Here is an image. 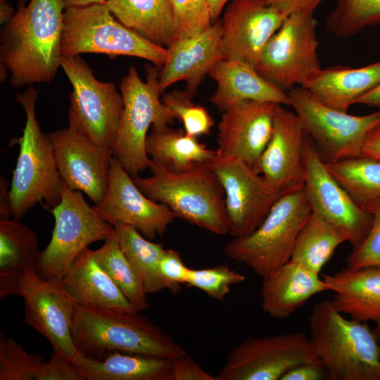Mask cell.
<instances>
[{
    "label": "cell",
    "mask_w": 380,
    "mask_h": 380,
    "mask_svg": "<svg viewBox=\"0 0 380 380\" xmlns=\"http://www.w3.org/2000/svg\"><path fill=\"white\" fill-rule=\"evenodd\" d=\"M233 0H208L213 23L217 20L224 7Z\"/></svg>",
    "instance_id": "50"
},
{
    "label": "cell",
    "mask_w": 380,
    "mask_h": 380,
    "mask_svg": "<svg viewBox=\"0 0 380 380\" xmlns=\"http://www.w3.org/2000/svg\"><path fill=\"white\" fill-rule=\"evenodd\" d=\"M55 224L49 243L41 251L36 271L45 279L61 281L88 246L114 236L115 227L89 206L80 191L64 182L60 203L51 211Z\"/></svg>",
    "instance_id": "10"
},
{
    "label": "cell",
    "mask_w": 380,
    "mask_h": 380,
    "mask_svg": "<svg viewBox=\"0 0 380 380\" xmlns=\"http://www.w3.org/2000/svg\"><path fill=\"white\" fill-rule=\"evenodd\" d=\"M319 362L310 336L303 332L248 336L229 352L215 379L281 380L297 365Z\"/></svg>",
    "instance_id": "13"
},
{
    "label": "cell",
    "mask_w": 380,
    "mask_h": 380,
    "mask_svg": "<svg viewBox=\"0 0 380 380\" xmlns=\"http://www.w3.org/2000/svg\"><path fill=\"white\" fill-rule=\"evenodd\" d=\"M331 286L335 308L355 320L367 322L380 318V268H344L323 274Z\"/></svg>",
    "instance_id": "26"
},
{
    "label": "cell",
    "mask_w": 380,
    "mask_h": 380,
    "mask_svg": "<svg viewBox=\"0 0 380 380\" xmlns=\"http://www.w3.org/2000/svg\"><path fill=\"white\" fill-rule=\"evenodd\" d=\"M317 27L312 12L289 15L262 50L256 70L285 91L306 84L322 70Z\"/></svg>",
    "instance_id": "12"
},
{
    "label": "cell",
    "mask_w": 380,
    "mask_h": 380,
    "mask_svg": "<svg viewBox=\"0 0 380 380\" xmlns=\"http://www.w3.org/2000/svg\"><path fill=\"white\" fill-rule=\"evenodd\" d=\"M375 325L372 328L373 333L380 347V318L374 322Z\"/></svg>",
    "instance_id": "53"
},
{
    "label": "cell",
    "mask_w": 380,
    "mask_h": 380,
    "mask_svg": "<svg viewBox=\"0 0 380 380\" xmlns=\"http://www.w3.org/2000/svg\"><path fill=\"white\" fill-rule=\"evenodd\" d=\"M38 92L30 87L16 96L26 120L9 189L11 216L20 220L37 203L51 212L61 201L63 179L51 143L39 127L36 114Z\"/></svg>",
    "instance_id": "5"
},
{
    "label": "cell",
    "mask_w": 380,
    "mask_h": 380,
    "mask_svg": "<svg viewBox=\"0 0 380 380\" xmlns=\"http://www.w3.org/2000/svg\"><path fill=\"white\" fill-rule=\"evenodd\" d=\"M7 1V0H0V1Z\"/></svg>",
    "instance_id": "54"
},
{
    "label": "cell",
    "mask_w": 380,
    "mask_h": 380,
    "mask_svg": "<svg viewBox=\"0 0 380 380\" xmlns=\"http://www.w3.org/2000/svg\"><path fill=\"white\" fill-rule=\"evenodd\" d=\"M61 282L77 305L137 312L89 248L76 257Z\"/></svg>",
    "instance_id": "25"
},
{
    "label": "cell",
    "mask_w": 380,
    "mask_h": 380,
    "mask_svg": "<svg viewBox=\"0 0 380 380\" xmlns=\"http://www.w3.org/2000/svg\"><path fill=\"white\" fill-rule=\"evenodd\" d=\"M362 208L372 215V223L364 241L359 246L353 248L347 257L346 267L380 268V201L366 204Z\"/></svg>",
    "instance_id": "41"
},
{
    "label": "cell",
    "mask_w": 380,
    "mask_h": 380,
    "mask_svg": "<svg viewBox=\"0 0 380 380\" xmlns=\"http://www.w3.org/2000/svg\"><path fill=\"white\" fill-rule=\"evenodd\" d=\"M39 354L27 353L4 333L0 336V380H37L45 364Z\"/></svg>",
    "instance_id": "37"
},
{
    "label": "cell",
    "mask_w": 380,
    "mask_h": 380,
    "mask_svg": "<svg viewBox=\"0 0 380 380\" xmlns=\"http://www.w3.org/2000/svg\"><path fill=\"white\" fill-rule=\"evenodd\" d=\"M37 380H85L77 367L63 355L53 350L49 360L44 365Z\"/></svg>",
    "instance_id": "43"
},
{
    "label": "cell",
    "mask_w": 380,
    "mask_h": 380,
    "mask_svg": "<svg viewBox=\"0 0 380 380\" xmlns=\"http://www.w3.org/2000/svg\"><path fill=\"white\" fill-rule=\"evenodd\" d=\"M356 103L376 107L380 109V83L358 99Z\"/></svg>",
    "instance_id": "49"
},
{
    "label": "cell",
    "mask_w": 380,
    "mask_h": 380,
    "mask_svg": "<svg viewBox=\"0 0 380 380\" xmlns=\"http://www.w3.org/2000/svg\"><path fill=\"white\" fill-rule=\"evenodd\" d=\"M191 97L186 90H173L163 94L161 100L175 118L182 122L187 134L195 137L208 134L214 120L204 107L195 104Z\"/></svg>",
    "instance_id": "38"
},
{
    "label": "cell",
    "mask_w": 380,
    "mask_h": 380,
    "mask_svg": "<svg viewBox=\"0 0 380 380\" xmlns=\"http://www.w3.org/2000/svg\"><path fill=\"white\" fill-rule=\"evenodd\" d=\"M93 253L134 308L137 312L148 308L147 293L141 281L123 253L115 234L104 241L102 246Z\"/></svg>",
    "instance_id": "35"
},
{
    "label": "cell",
    "mask_w": 380,
    "mask_h": 380,
    "mask_svg": "<svg viewBox=\"0 0 380 380\" xmlns=\"http://www.w3.org/2000/svg\"><path fill=\"white\" fill-rule=\"evenodd\" d=\"M170 380H216L187 353L171 360Z\"/></svg>",
    "instance_id": "44"
},
{
    "label": "cell",
    "mask_w": 380,
    "mask_h": 380,
    "mask_svg": "<svg viewBox=\"0 0 380 380\" xmlns=\"http://www.w3.org/2000/svg\"><path fill=\"white\" fill-rule=\"evenodd\" d=\"M243 274L225 265L202 269L189 268L186 284L196 288L209 297L223 301L231 286L243 282Z\"/></svg>",
    "instance_id": "39"
},
{
    "label": "cell",
    "mask_w": 380,
    "mask_h": 380,
    "mask_svg": "<svg viewBox=\"0 0 380 380\" xmlns=\"http://www.w3.org/2000/svg\"><path fill=\"white\" fill-rule=\"evenodd\" d=\"M310 338L329 380H380V347L367 322L347 319L331 299L317 303Z\"/></svg>",
    "instance_id": "3"
},
{
    "label": "cell",
    "mask_w": 380,
    "mask_h": 380,
    "mask_svg": "<svg viewBox=\"0 0 380 380\" xmlns=\"http://www.w3.org/2000/svg\"><path fill=\"white\" fill-rule=\"evenodd\" d=\"M170 1L175 22L174 40L198 34L213 24L208 0Z\"/></svg>",
    "instance_id": "40"
},
{
    "label": "cell",
    "mask_w": 380,
    "mask_h": 380,
    "mask_svg": "<svg viewBox=\"0 0 380 380\" xmlns=\"http://www.w3.org/2000/svg\"><path fill=\"white\" fill-rule=\"evenodd\" d=\"M379 24L380 0H335L325 20L327 29L340 38H349Z\"/></svg>",
    "instance_id": "36"
},
{
    "label": "cell",
    "mask_w": 380,
    "mask_h": 380,
    "mask_svg": "<svg viewBox=\"0 0 380 380\" xmlns=\"http://www.w3.org/2000/svg\"><path fill=\"white\" fill-rule=\"evenodd\" d=\"M327 169L360 206L380 201V160L365 156L336 163Z\"/></svg>",
    "instance_id": "34"
},
{
    "label": "cell",
    "mask_w": 380,
    "mask_h": 380,
    "mask_svg": "<svg viewBox=\"0 0 380 380\" xmlns=\"http://www.w3.org/2000/svg\"><path fill=\"white\" fill-rule=\"evenodd\" d=\"M13 7L6 2L0 1V23L2 25L7 23L15 14Z\"/></svg>",
    "instance_id": "51"
},
{
    "label": "cell",
    "mask_w": 380,
    "mask_h": 380,
    "mask_svg": "<svg viewBox=\"0 0 380 380\" xmlns=\"http://www.w3.org/2000/svg\"><path fill=\"white\" fill-rule=\"evenodd\" d=\"M61 54L102 53L113 58L134 56L160 69L167 48L156 44L122 24L105 3L65 9Z\"/></svg>",
    "instance_id": "8"
},
{
    "label": "cell",
    "mask_w": 380,
    "mask_h": 380,
    "mask_svg": "<svg viewBox=\"0 0 380 380\" xmlns=\"http://www.w3.org/2000/svg\"><path fill=\"white\" fill-rule=\"evenodd\" d=\"M9 189L8 182L4 178L0 179V215L1 217H10L11 216L10 202H9Z\"/></svg>",
    "instance_id": "48"
},
{
    "label": "cell",
    "mask_w": 380,
    "mask_h": 380,
    "mask_svg": "<svg viewBox=\"0 0 380 380\" xmlns=\"http://www.w3.org/2000/svg\"><path fill=\"white\" fill-rule=\"evenodd\" d=\"M65 10L62 0H20L13 18L1 29V81L11 72L15 88L51 83L61 61Z\"/></svg>",
    "instance_id": "1"
},
{
    "label": "cell",
    "mask_w": 380,
    "mask_h": 380,
    "mask_svg": "<svg viewBox=\"0 0 380 380\" xmlns=\"http://www.w3.org/2000/svg\"><path fill=\"white\" fill-rule=\"evenodd\" d=\"M46 136L65 185L84 193L95 205L100 203L108 185L112 148L97 145L69 127L56 129Z\"/></svg>",
    "instance_id": "18"
},
{
    "label": "cell",
    "mask_w": 380,
    "mask_h": 380,
    "mask_svg": "<svg viewBox=\"0 0 380 380\" xmlns=\"http://www.w3.org/2000/svg\"><path fill=\"white\" fill-rule=\"evenodd\" d=\"M146 70V81H143L136 68L130 67L120 84L123 108L112 150L113 156L132 177L151 165L146 151L149 127L163 128L176 119L160 99V69L147 65Z\"/></svg>",
    "instance_id": "6"
},
{
    "label": "cell",
    "mask_w": 380,
    "mask_h": 380,
    "mask_svg": "<svg viewBox=\"0 0 380 380\" xmlns=\"http://www.w3.org/2000/svg\"><path fill=\"white\" fill-rule=\"evenodd\" d=\"M146 151L151 159L173 172L184 171L196 163H209L217 153L216 150L199 142L197 137L169 126L152 128L146 137Z\"/></svg>",
    "instance_id": "31"
},
{
    "label": "cell",
    "mask_w": 380,
    "mask_h": 380,
    "mask_svg": "<svg viewBox=\"0 0 380 380\" xmlns=\"http://www.w3.org/2000/svg\"><path fill=\"white\" fill-rule=\"evenodd\" d=\"M120 246L139 277L146 293L166 289L159 264L165 248L144 237L137 230L122 224H114Z\"/></svg>",
    "instance_id": "33"
},
{
    "label": "cell",
    "mask_w": 380,
    "mask_h": 380,
    "mask_svg": "<svg viewBox=\"0 0 380 380\" xmlns=\"http://www.w3.org/2000/svg\"><path fill=\"white\" fill-rule=\"evenodd\" d=\"M380 83V61L360 68L322 69L302 87L326 105L347 112L358 99Z\"/></svg>",
    "instance_id": "28"
},
{
    "label": "cell",
    "mask_w": 380,
    "mask_h": 380,
    "mask_svg": "<svg viewBox=\"0 0 380 380\" xmlns=\"http://www.w3.org/2000/svg\"><path fill=\"white\" fill-rule=\"evenodd\" d=\"M311 213L304 185L284 191L260 225L246 236L233 238L224 252L263 279L291 259L298 236Z\"/></svg>",
    "instance_id": "7"
},
{
    "label": "cell",
    "mask_w": 380,
    "mask_h": 380,
    "mask_svg": "<svg viewBox=\"0 0 380 380\" xmlns=\"http://www.w3.org/2000/svg\"><path fill=\"white\" fill-rule=\"evenodd\" d=\"M208 164L224 191L229 234L233 238L251 234L282 193L242 160L217 151Z\"/></svg>",
    "instance_id": "15"
},
{
    "label": "cell",
    "mask_w": 380,
    "mask_h": 380,
    "mask_svg": "<svg viewBox=\"0 0 380 380\" xmlns=\"http://www.w3.org/2000/svg\"><path fill=\"white\" fill-rule=\"evenodd\" d=\"M105 4L124 25L150 42L167 48L175 34L170 0H106Z\"/></svg>",
    "instance_id": "30"
},
{
    "label": "cell",
    "mask_w": 380,
    "mask_h": 380,
    "mask_svg": "<svg viewBox=\"0 0 380 380\" xmlns=\"http://www.w3.org/2000/svg\"><path fill=\"white\" fill-rule=\"evenodd\" d=\"M324 291H331V286L319 274L290 259L262 279V308L273 318H287L313 296Z\"/></svg>",
    "instance_id": "23"
},
{
    "label": "cell",
    "mask_w": 380,
    "mask_h": 380,
    "mask_svg": "<svg viewBox=\"0 0 380 380\" xmlns=\"http://www.w3.org/2000/svg\"><path fill=\"white\" fill-rule=\"evenodd\" d=\"M167 50L168 57L159 72L161 93L184 80L186 91L193 96L205 76L223 59L221 21L198 34L174 40Z\"/></svg>",
    "instance_id": "22"
},
{
    "label": "cell",
    "mask_w": 380,
    "mask_h": 380,
    "mask_svg": "<svg viewBox=\"0 0 380 380\" xmlns=\"http://www.w3.org/2000/svg\"><path fill=\"white\" fill-rule=\"evenodd\" d=\"M72 334L79 353L96 360L115 351L167 359L187 353L168 333L139 312L75 305Z\"/></svg>",
    "instance_id": "2"
},
{
    "label": "cell",
    "mask_w": 380,
    "mask_h": 380,
    "mask_svg": "<svg viewBox=\"0 0 380 380\" xmlns=\"http://www.w3.org/2000/svg\"><path fill=\"white\" fill-rule=\"evenodd\" d=\"M362 156L380 160V124L368 134L363 146Z\"/></svg>",
    "instance_id": "47"
},
{
    "label": "cell",
    "mask_w": 380,
    "mask_h": 380,
    "mask_svg": "<svg viewBox=\"0 0 380 380\" xmlns=\"http://www.w3.org/2000/svg\"><path fill=\"white\" fill-rule=\"evenodd\" d=\"M305 135L296 113L279 105L270 139L253 167L281 193L303 186Z\"/></svg>",
    "instance_id": "21"
},
{
    "label": "cell",
    "mask_w": 380,
    "mask_h": 380,
    "mask_svg": "<svg viewBox=\"0 0 380 380\" xmlns=\"http://www.w3.org/2000/svg\"><path fill=\"white\" fill-rule=\"evenodd\" d=\"M35 232L20 220L0 218V298L19 296L23 276L37 268L40 258Z\"/></svg>",
    "instance_id": "27"
},
{
    "label": "cell",
    "mask_w": 380,
    "mask_h": 380,
    "mask_svg": "<svg viewBox=\"0 0 380 380\" xmlns=\"http://www.w3.org/2000/svg\"><path fill=\"white\" fill-rule=\"evenodd\" d=\"M287 93L290 106L325 163L362 156L368 134L380 124V110L353 115L326 105L302 86H296Z\"/></svg>",
    "instance_id": "9"
},
{
    "label": "cell",
    "mask_w": 380,
    "mask_h": 380,
    "mask_svg": "<svg viewBox=\"0 0 380 380\" xmlns=\"http://www.w3.org/2000/svg\"><path fill=\"white\" fill-rule=\"evenodd\" d=\"M171 360L115 351L101 360L81 355L73 364L85 380H170Z\"/></svg>",
    "instance_id": "29"
},
{
    "label": "cell",
    "mask_w": 380,
    "mask_h": 380,
    "mask_svg": "<svg viewBox=\"0 0 380 380\" xmlns=\"http://www.w3.org/2000/svg\"><path fill=\"white\" fill-rule=\"evenodd\" d=\"M159 269L166 289L175 292L182 284H186L189 268L183 262L179 253L165 249L160 261Z\"/></svg>",
    "instance_id": "42"
},
{
    "label": "cell",
    "mask_w": 380,
    "mask_h": 380,
    "mask_svg": "<svg viewBox=\"0 0 380 380\" xmlns=\"http://www.w3.org/2000/svg\"><path fill=\"white\" fill-rule=\"evenodd\" d=\"M148 177H133L150 199L177 216L216 235L229 234L224 189L208 163L173 172L151 159Z\"/></svg>",
    "instance_id": "4"
},
{
    "label": "cell",
    "mask_w": 380,
    "mask_h": 380,
    "mask_svg": "<svg viewBox=\"0 0 380 380\" xmlns=\"http://www.w3.org/2000/svg\"><path fill=\"white\" fill-rule=\"evenodd\" d=\"M302 163L303 185L312 213L340 229L353 248L359 246L370 229L372 215L357 203L330 173L306 134Z\"/></svg>",
    "instance_id": "14"
},
{
    "label": "cell",
    "mask_w": 380,
    "mask_h": 380,
    "mask_svg": "<svg viewBox=\"0 0 380 380\" xmlns=\"http://www.w3.org/2000/svg\"><path fill=\"white\" fill-rule=\"evenodd\" d=\"M327 379L322 362H306L297 365L287 372L281 380H323Z\"/></svg>",
    "instance_id": "45"
},
{
    "label": "cell",
    "mask_w": 380,
    "mask_h": 380,
    "mask_svg": "<svg viewBox=\"0 0 380 380\" xmlns=\"http://www.w3.org/2000/svg\"><path fill=\"white\" fill-rule=\"evenodd\" d=\"M279 105L247 100L223 111L218 123L217 153L253 166L270 139Z\"/></svg>",
    "instance_id": "20"
},
{
    "label": "cell",
    "mask_w": 380,
    "mask_h": 380,
    "mask_svg": "<svg viewBox=\"0 0 380 380\" xmlns=\"http://www.w3.org/2000/svg\"><path fill=\"white\" fill-rule=\"evenodd\" d=\"M61 67L72 87L68 127L112 148L123 108L121 93L114 83L98 80L80 55H62Z\"/></svg>",
    "instance_id": "11"
},
{
    "label": "cell",
    "mask_w": 380,
    "mask_h": 380,
    "mask_svg": "<svg viewBox=\"0 0 380 380\" xmlns=\"http://www.w3.org/2000/svg\"><path fill=\"white\" fill-rule=\"evenodd\" d=\"M106 0H62L65 9L105 3Z\"/></svg>",
    "instance_id": "52"
},
{
    "label": "cell",
    "mask_w": 380,
    "mask_h": 380,
    "mask_svg": "<svg viewBox=\"0 0 380 380\" xmlns=\"http://www.w3.org/2000/svg\"><path fill=\"white\" fill-rule=\"evenodd\" d=\"M93 208L112 225L127 224L150 240L162 236L177 218L166 205L148 198L114 156L105 196Z\"/></svg>",
    "instance_id": "17"
},
{
    "label": "cell",
    "mask_w": 380,
    "mask_h": 380,
    "mask_svg": "<svg viewBox=\"0 0 380 380\" xmlns=\"http://www.w3.org/2000/svg\"><path fill=\"white\" fill-rule=\"evenodd\" d=\"M288 17L263 0H233L221 21L223 59L254 68L264 46Z\"/></svg>",
    "instance_id": "19"
},
{
    "label": "cell",
    "mask_w": 380,
    "mask_h": 380,
    "mask_svg": "<svg viewBox=\"0 0 380 380\" xmlns=\"http://www.w3.org/2000/svg\"><path fill=\"white\" fill-rule=\"evenodd\" d=\"M346 236L337 227L312 213L296 239L291 259L320 274Z\"/></svg>",
    "instance_id": "32"
},
{
    "label": "cell",
    "mask_w": 380,
    "mask_h": 380,
    "mask_svg": "<svg viewBox=\"0 0 380 380\" xmlns=\"http://www.w3.org/2000/svg\"><path fill=\"white\" fill-rule=\"evenodd\" d=\"M19 296L24 300L25 322L75 363L81 355L72 334L75 304L61 281L45 279L30 270L20 281Z\"/></svg>",
    "instance_id": "16"
},
{
    "label": "cell",
    "mask_w": 380,
    "mask_h": 380,
    "mask_svg": "<svg viewBox=\"0 0 380 380\" xmlns=\"http://www.w3.org/2000/svg\"><path fill=\"white\" fill-rule=\"evenodd\" d=\"M266 3L272 5L286 15H290L299 12L314 13L317 7L324 0H263Z\"/></svg>",
    "instance_id": "46"
},
{
    "label": "cell",
    "mask_w": 380,
    "mask_h": 380,
    "mask_svg": "<svg viewBox=\"0 0 380 380\" xmlns=\"http://www.w3.org/2000/svg\"><path fill=\"white\" fill-rule=\"evenodd\" d=\"M209 75L217 84L209 100L222 112L234 103L247 100L290 106L287 91L269 82L246 62L222 59Z\"/></svg>",
    "instance_id": "24"
}]
</instances>
